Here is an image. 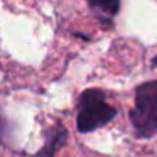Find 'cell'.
Instances as JSON below:
<instances>
[{"label":"cell","mask_w":157,"mask_h":157,"mask_svg":"<svg viewBox=\"0 0 157 157\" xmlns=\"http://www.w3.org/2000/svg\"><path fill=\"white\" fill-rule=\"evenodd\" d=\"M128 118L139 139H150L157 133V81H147L137 88Z\"/></svg>","instance_id":"cell-1"},{"label":"cell","mask_w":157,"mask_h":157,"mask_svg":"<svg viewBox=\"0 0 157 157\" xmlns=\"http://www.w3.org/2000/svg\"><path fill=\"white\" fill-rule=\"evenodd\" d=\"M117 117V108L106 103L105 95L100 90H86L78 100L76 125L81 133L95 132Z\"/></svg>","instance_id":"cell-2"},{"label":"cell","mask_w":157,"mask_h":157,"mask_svg":"<svg viewBox=\"0 0 157 157\" xmlns=\"http://www.w3.org/2000/svg\"><path fill=\"white\" fill-rule=\"evenodd\" d=\"M86 2H88L91 12L96 15V19L105 25L112 24L113 17L120 9V0H86Z\"/></svg>","instance_id":"cell-3"},{"label":"cell","mask_w":157,"mask_h":157,"mask_svg":"<svg viewBox=\"0 0 157 157\" xmlns=\"http://www.w3.org/2000/svg\"><path fill=\"white\" fill-rule=\"evenodd\" d=\"M66 137H68V133H66V130H64L63 125H58V127H54L52 130H49L46 145L37 152V155L39 157H51V155H54V154L58 152L59 147L64 145Z\"/></svg>","instance_id":"cell-4"},{"label":"cell","mask_w":157,"mask_h":157,"mask_svg":"<svg viewBox=\"0 0 157 157\" xmlns=\"http://www.w3.org/2000/svg\"><path fill=\"white\" fill-rule=\"evenodd\" d=\"M7 122H5L4 115L0 113V145L5 144V139H7Z\"/></svg>","instance_id":"cell-5"},{"label":"cell","mask_w":157,"mask_h":157,"mask_svg":"<svg viewBox=\"0 0 157 157\" xmlns=\"http://www.w3.org/2000/svg\"><path fill=\"white\" fill-rule=\"evenodd\" d=\"M154 66H155V68H157V56H155V58H154Z\"/></svg>","instance_id":"cell-6"}]
</instances>
